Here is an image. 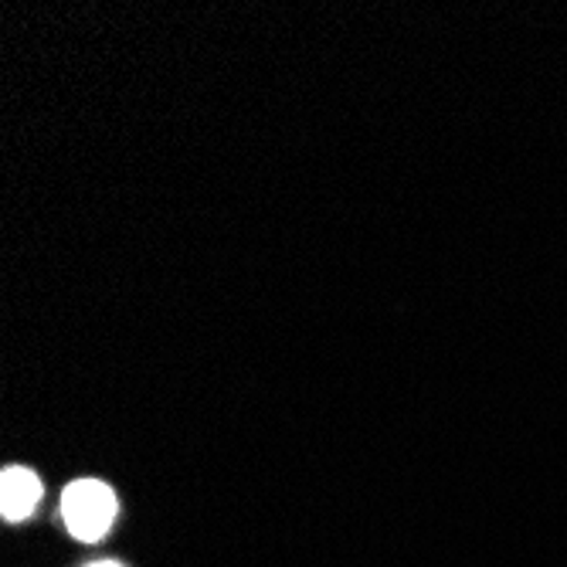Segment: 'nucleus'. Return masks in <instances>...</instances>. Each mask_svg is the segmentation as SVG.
<instances>
[{
  "label": "nucleus",
  "instance_id": "obj_2",
  "mask_svg": "<svg viewBox=\"0 0 567 567\" xmlns=\"http://www.w3.org/2000/svg\"><path fill=\"white\" fill-rule=\"evenodd\" d=\"M41 499V483L31 470H21V466H11L0 476V513H4V520H24L34 513Z\"/></svg>",
  "mask_w": 567,
  "mask_h": 567
},
{
  "label": "nucleus",
  "instance_id": "obj_3",
  "mask_svg": "<svg viewBox=\"0 0 567 567\" xmlns=\"http://www.w3.org/2000/svg\"><path fill=\"white\" fill-rule=\"evenodd\" d=\"M89 567H120V564H110V560H102V564H89Z\"/></svg>",
  "mask_w": 567,
  "mask_h": 567
},
{
  "label": "nucleus",
  "instance_id": "obj_1",
  "mask_svg": "<svg viewBox=\"0 0 567 567\" xmlns=\"http://www.w3.org/2000/svg\"><path fill=\"white\" fill-rule=\"evenodd\" d=\"M62 517L72 537L92 544L106 537L116 520V493L99 480H79L62 496Z\"/></svg>",
  "mask_w": 567,
  "mask_h": 567
}]
</instances>
